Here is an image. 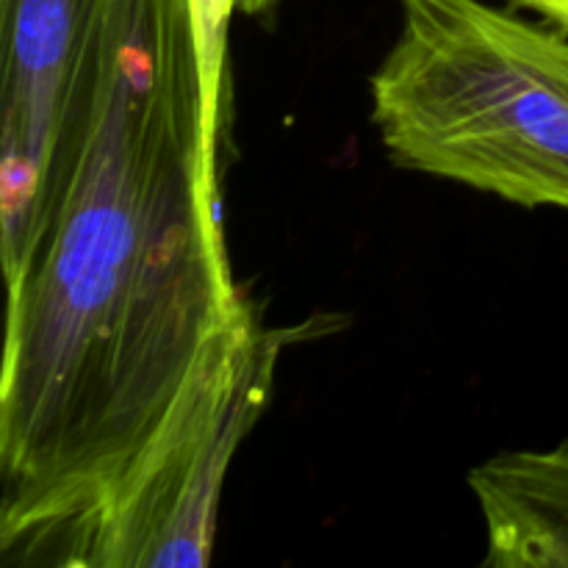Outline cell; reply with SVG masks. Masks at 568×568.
Listing matches in <instances>:
<instances>
[{"instance_id": "obj_1", "label": "cell", "mask_w": 568, "mask_h": 568, "mask_svg": "<svg viewBox=\"0 0 568 568\" xmlns=\"http://www.w3.org/2000/svg\"><path fill=\"white\" fill-rule=\"evenodd\" d=\"M220 148L192 0H103L6 275V564L75 568L205 353L250 311L227 261Z\"/></svg>"}, {"instance_id": "obj_2", "label": "cell", "mask_w": 568, "mask_h": 568, "mask_svg": "<svg viewBox=\"0 0 568 568\" xmlns=\"http://www.w3.org/2000/svg\"><path fill=\"white\" fill-rule=\"evenodd\" d=\"M369 78L397 166L525 209L568 211V33L486 0H399Z\"/></svg>"}, {"instance_id": "obj_3", "label": "cell", "mask_w": 568, "mask_h": 568, "mask_svg": "<svg viewBox=\"0 0 568 568\" xmlns=\"http://www.w3.org/2000/svg\"><path fill=\"white\" fill-rule=\"evenodd\" d=\"M286 331L253 305L205 353L142 458L89 530L75 568L205 566L231 460L266 410Z\"/></svg>"}, {"instance_id": "obj_4", "label": "cell", "mask_w": 568, "mask_h": 568, "mask_svg": "<svg viewBox=\"0 0 568 568\" xmlns=\"http://www.w3.org/2000/svg\"><path fill=\"white\" fill-rule=\"evenodd\" d=\"M103 0H0V258L26 253L83 28Z\"/></svg>"}, {"instance_id": "obj_5", "label": "cell", "mask_w": 568, "mask_h": 568, "mask_svg": "<svg viewBox=\"0 0 568 568\" xmlns=\"http://www.w3.org/2000/svg\"><path fill=\"white\" fill-rule=\"evenodd\" d=\"M491 568H568V438L514 449L469 471Z\"/></svg>"}, {"instance_id": "obj_6", "label": "cell", "mask_w": 568, "mask_h": 568, "mask_svg": "<svg viewBox=\"0 0 568 568\" xmlns=\"http://www.w3.org/2000/svg\"><path fill=\"white\" fill-rule=\"evenodd\" d=\"M197 20L200 50H203L205 105H209V128L222 144L225 133V100H227V26L236 11V0H192Z\"/></svg>"}, {"instance_id": "obj_7", "label": "cell", "mask_w": 568, "mask_h": 568, "mask_svg": "<svg viewBox=\"0 0 568 568\" xmlns=\"http://www.w3.org/2000/svg\"><path fill=\"white\" fill-rule=\"evenodd\" d=\"M514 3L519 6V9L538 11L549 26L568 33V0H514Z\"/></svg>"}, {"instance_id": "obj_8", "label": "cell", "mask_w": 568, "mask_h": 568, "mask_svg": "<svg viewBox=\"0 0 568 568\" xmlns=\"http://www.w3.org/2000/svg\"><path fill=\"white\" fill-rule=\"evenodd\" d=\"M277 3H281V0H236V11H242V14L247 17H258L264 14V11L275 9Z\"/></svg>"}]
</instances>
